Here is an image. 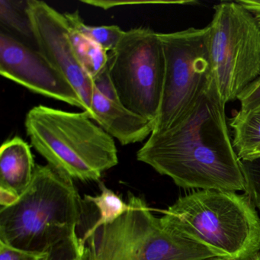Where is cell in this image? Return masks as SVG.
<instances>
[{
	"label": "cell",
	"mask_w": 260,
	"mask_h": 260,
	"mask_svg": "<svg viewBox=\"0 0 260 260\" xmlns=\"http://www.w3.org/2000/svg\"><path fill=\"white\" fill-rule=\"evenodd\" d=\"M86 242L83 237L74 234L49 251L48 260H83L86 252Z\"/></svg>",
	"instance_id": "obj_18"
},
{
	"label": "cell",
	"mask_w": 260,
	"mask_h": 260,
	"mask_svg": "<svg viewBox=\"0 0 260 260\" xmlns=\"http://www.w3.org/2000/svg\"><path fill=\"white\" fill-rule=\"evenodd\" d=\"M208 25L159 33L164 60V89L153 133L174 125L196 106L212 80Z\"/></svg>",
	"instance_id": "obj_8"
},
{
	"label": "cell",
	"mask_w": 260,
	"mask_h": 260,
	"mask_svg": "<svg viewBox=\"0 0 260 260\" xmlns=\"http://www.w3.org/2000/svg\"><path fill=\"white\" fill-rule=\"evenodd\" d=\"M162 213L166 224L220 260H252L260 252V217L246 192L196 190Z\"/></svg>",
	"instance_id": "obj_2"
},
{
	"label": "cell",
	"mask_w": 260,
	"mask_h": 260,
	"mask_svg": "<svg viewBox=\"0 0 260 260\" xmlns=\"http://www.w3.org/2000/svg\"><path fill=\"white\" fill-rule=\"evenodd\" d=\"M129 209L113 223L85 234L83 260H220L212 250L175 231L129 193Z\"/></svg>",
	"instance_id": "obj_5"
},
{
	"label": "cell",
	"mask_w": 260,
	"mask_h": 260,
	"mask_svg": "<svg viewBox=\"0 0 260 260\" xmlns=\"http://www.w3.org/2000/svg\"><path fill=\"white\" fill-rule=\"evenodd\" d=\"M229 121L233 146L240 159H244L260 144V105L248 112L238 111Z\"/></svg>",
	"instance_id": "obj_13"
},
{
	"label": "cell",
	"mask_w": 260,
	"mask_h": 260,
	"mask_svg": "<svg viewBox=\"0 0 260 260\" xmlns=\"http://www.w3.org/2000/svg\"><path fill=\"white\" fill-rule=\"evenodd\" d=\"M82 200L72 179L50 165H36L26 191L0 209V242L34 252H48L77 234Z\"/></svg>",
	"instance_id": "obj_3"
},
{
	"label": "cell",
	"mask_w": 260,
	"mask_h": 260,
	"mask_svg": "<svg viewBox=\"0 0 260 260\" xmlns=\"http://www.w3.org/2000/svg\"><path fill=\"white\" fill-rule=\"evenodd\" d=\"M25 126L31 145L48 165L72 180L99 182L118 165L114 138L84 111L35 106L27 113Z\"/></svg>",
	"instance_id": "obj_4"
},
{
	"label": "cell",
	"mask_w": 260,
	"mask_h": 260,
	"mask_svg": "<svg viewBox=\"0 0 260 260\" xmlns=\"http://www.w3.org/2000/svg\"><path fill=\"white\" fill-rule=\"evenodd\" d=\"M214 11L208 25L211 75L226 104L260 77V24L238 1L220 3Z\"/></svg>",
	"instance_id": "obj_6"
},
{
	"label": "cell",
	"mask_w": 260,
	"mask_h": 260,
	"mask_svg": "<svg viewBox=\"0 0 260 260\" xmlns=\"http://www.w3.org/2000/svg\"><path fill=\"white\" fill-rule=\"evenodd\" d=\"M258 209L259 210V211H260V207H259V208H258Z\"/></svg>",
	"instance_id": "obj_25"
},
{
	"label": "cell",
	"mask_w": 260,
	"mask_h": 260,
	"mask_svg": "<svg viewBox=\"0 0 260 260\" xmlns=\"http://www.w3.org/2000/svg\"><path fill=\"white\" fill-rule=\"evenodd\" d=\"M34 159L30 146L14 137L0 149V205L14 203L29 186L34 176Z\"/></svg>",
	"instance_id": "obj_12"
},
{
	"label": "cell",
	"mask_w": 260,
	"mask_h": 260,
	"mask_svg": "<svg viewBox=\"0 0 260 260\" xmlns=\"http://www.w3.org/2000/svg\"><path fill=\"white\" fill-rule=\"evenodd\" d=\"M225 106L212 79L184 118L167 130L151 134L137 159L185 189L246 191Z\"/></svg>",
	"instance_id": "obj_1"
},
{
	"label": "cell",
	"mask_w": 260,
	"mask_h": 260,
	"mask_svg": "<svg viewBox=\"0 0 260 260\" xmlns=\"http://www.w3.org/2000/svg\"><path fill=\"white\" fill-rule=\"evenodd\" d=\"M258 157H260V144L243 159H255Z\"/></svg>",
	"instance_id": "obj_23"
},
{
	"label": "cell",
	"mask_w": 260,
	"mask_h": 260,
	"mask_svg": "<svg viewBox=\"0 0 260 260\" xmlns=\"http://www.w3.org/2000/svg\"><path fill=\"white\" fill-rule=\"evenodd\" d=\"M107 71L120 103L155 124L165 72L159 33L144 27L124 31L118 46L108 52Z\"/></svg>",
	"instance_id": "obj_7"
},
{
	"label": "cell",
	"mask_w": 260,
	"mask_h": 260,
	"mask_svg": "<svg viewBox=\"0 0 260 260\" xmlns=\"http://www.w3.org/2000/svg\"><path fill=\"white\" fill-rule=\"evenodd\" d=\"M252 260H260V252H258V253L253 257Z\"/></svg>",
	"instance_id": "obj_24"
},
{
	"label": "cell",
	"mask_w": 260,
	"mask_h": 260,
	"mask_svg": "<svg viewBox=\"0 0 260 260\" xmlns=\"http://www.w3.org/2000/svg\"><path fill=\"white\" fill-rule=\"evenodd\" d=\"M246 191L257 208L260 207V157L240 159Z\"/></svg>",
	"instance_id": "obj_19"
},
{
	"label": "cell",
	"mask_w": 260,
	"mask_h": 260,
	"mask_svg": "<svg viewBox=\"0 0 260 260\" xmlns=\"http://www.w3.org/2000/svg\"><path fill=\"white\" fill-rule=\"evenodd\" d=\"M70 29L71 42L76 55L83 69L93 80L95 77L100 75L106 69L108 62V52L98 44L72 27L70 26Z\"/></svg>",
	"instance_id": "obj_14"
},
{
	"label": "cell",
	"mask_w": 260,
	"mask_h": 260,
	"mask_svg": "<svg viewBox=\"0 0 260 260\" xmlns=\"http://www.w3.org/2000/svg\"><path fill=\"white\" fill-rule=\"evenodd\" d=\"M64 16L70 26L98 44L107 52L115 49L125 31L118 25L89 26L82 20L78 12L65 13Z\"/></svg>",
	"instance_id": "obj_16"
},
{
	"label": "cell",
	"mask_w": 260,
	"mask_h": 260,
	"mask_svg": "<svg viewBox=\"0 0 260 260\" xmlns=\"http://www.w3.org/2000/svg\"><path fill=\"white\" fill-rule=\"evenodd\" d=\"M240 112H248L260 105V77L238 97Z\"/></svg>",
	"instance_id": "obj_21"
},
{
	"label": "cell",
	"mask_w": 260,
	"mask_h": 260,
	"mask_svg": "<svg viewBox=\"0 0 260 260\" xmlns=\"http://www.w3.org/2000/svg\"><path fill=\"white\" fill-rule=\"evenodd\" d=\"M101 193L95 196H85V201L93 204L99 212V218L86 234H92L101 226L113 223L129 209V204L124 202L120 196L100 182Z\"/></svg>",
	"instance_id": "obj_15"
},
{
	"label": "cell",
	"mask_w": 260,
	"mask_h": 260,
	"mask_svg": "<svg viewBox=\"0 0 260 260\" xmlns=\"http://www.w3.org/2000/svg\"><path fill=\"white\" fill-rule=\"evenodd\" d=\"M48 257L49 252H28L0 242V260H48Z\"/></svg>",
	"instance_id": "obj_20"
},
{
	"label": "cell",
	"mask_w": 260,
	"mask_h": 260,
	"mask_svg": "<svg viewBox=\"0 0 260 260\" xmlns=\"http://www.w3.org/2000/svg\"><path fill=\"white\" fill-rule=\"evenodd\" d=\"M0 74L31 92L83 110V103L71 83L38 50L4 31L0 33Z\"/></svg>",
	"instance_id": "obj_10"
},
{
	"label": "cell",
	"mask_w": 260,
	"mask_h": 260,
	"mask_svg": "<svg viewBox=\"0 0 260 260\" xmlns=\"http://www.w3.org/2000/svg\"><path fill=\"white\" fill-rule=\"evenodd\" d=\"M238 3L250 12L260 24V0H238Z\"/></svg>",
	"instance_id": "obj_22"
},
{
	"label": "cell",
	"mask_w": 260,
	"mask_h": 260,
	"mask_svg": "<svg viewBox=\"0 0 260 260\" xmlns=\"http://www.w3.org/2000/svg\"><path fill=\"white\" fill-rule=\"evenodd\" d=\"M27 13L38 51L71 83L89 115L93 80L76 55L64 14L39 0L27 1Z\"/></svg>",
	"instance_id": "obj_9"
},
{
	"label": "cell",
	"mask_w": 260,
	"mask_h": 260,
	"mask_svg": "<svg viewBox=\"0 0 260 260\" xmlns=\"http://www.w3.org/2000/svg\"><path fill=\"white\" fill-rule=\"evenodd\" d=\"M89 116L124 146L142 142L154 129L153 121L134 113L119 100L107 98L94 87Z\"/></svg>",
	"instance_id": "obj_11"
},
{
	"label": "cell",
	"mask_w": 260,
	"mask_h": 260,
	"mask_svg": "<svg viewBox=\"0 0 260 260\" xmlns=\"http://www.w3.org/2000/svg\"><path fill=\"white\" fill-rule=\"evenodd\" d=\"M21 2L0 1V18L1 22L7 28L13 29L22 36L32 38L31 23L27 13L26 4L23 7L19 4Z\"/></svg>",
	"instance_id": "obj_17"
}]
</instances>
